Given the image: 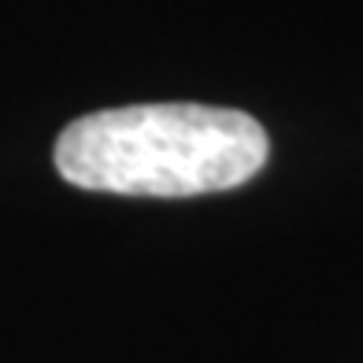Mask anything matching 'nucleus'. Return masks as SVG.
<instances>
[{
	"mask_svg": "<svg viewBox=\"0 0 363 363\" xmlns=\"http://www.w3.org/2000/svg\"><path fill=\"white\" fill-rule=\"evenodd\" d=\"M267 152V130L245 111L130 104L74 119L56 141V171L96 193L201 196L249 182Z\"/></svg>",
	"mask_w": 363,
	"mask_h": 363,
	"instance_id": "obj_1",
	"label": "nucleus"
}]
</instances>
